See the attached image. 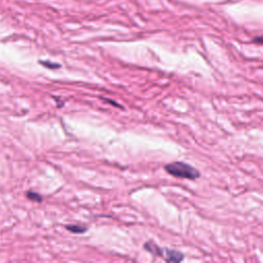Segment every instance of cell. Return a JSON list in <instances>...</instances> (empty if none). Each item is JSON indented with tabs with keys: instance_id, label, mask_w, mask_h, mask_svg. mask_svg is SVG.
<instances>
[{
	"instance_id": "cell-1",
	"label": "cell",
	"mask_w": 263,
	"mask_h": 263,
	"mask_svg": "<svg viewBox=\"0 0 263 263\" xmlns=\"http://www.w3.org/2000/svg\"><path fill=\"white\" fill-rule=\"evenodd\" d=\"M164 170L167 174H170L173 177L181 178V179H188V180H196L200 177V173L198 170L193 167L192 165L181 162V161H175L167 163L164 166Z\"/></svg>"
},
{
	"instance_id": "cell-2",
	"label": "cell",
	"mask_w": 263,
	"mask_h": 263,
	"mask_svg": "<svg viewBox=\"0 0 263 263\" xmlns=\"http://www.w3.org/2000/svg\"><path fill=\"white\" fill-rule=\"evenodd\" d=\"M164 260L166 262H180L184 259V255L181 252H178L176 250H171V249H165L164 250Z\"/></svg>"
},
{
	"instance_id": "cell-3",
	"label": "cell",
	"mask_w": 263,
	"mask_h": 263,
	"mask_svg": "<svg viewBox=\"0 0 263 263\" xmlns=\"http://www.w3.org/2000/svg\"><path fill=\"white\" fill-rule=\"evenodd\" d=\"M144 249L147 250L148 252H150L151 254L155 255V256H161V254H162V250L159 249L158 246H156V245H154V243H152L150 241L146 242L144 245Z\"/></svg>"
},
{
	"instance_id": "cell-4",
	"label": "cell",
	"mask_w": 263,
	"mask_h": 263,
	"mask_svg": "<svg viewBox=\"0 0 263 263\" xmlns=\"http://www.w3.org/2000/svg\"><path fill=\"white\" fill-rule=\"evenodd\" d=\"M66 229H68L69 231H71L73 233H83V232H85L87 230V228L85 226L78 225V224L66 225Z\"/></svg>"
},
{
	"instance_id": "cell-5",
	"label": "cell",
	"mask_w": 263,
	"mask_h": 263,
	"mask_svg": "<svg viewBox=\"0 0 263 263\" xmlns=\"http://www.w3.org/2000/svg\"><path fill=\"white\" fill-rule=\"evenodd\" d=\"M27 197L32 200V201H36V202H40L42 201V196L40 194H38L37 192H33V191H29L26 193Z\"/></svg>"
},
{
	"instance_id": "cell-6",
	"label": "cell",
	"mask_w": 263,
	"mask_h": 263,
	"mask_svg": "<svg viewBox=\"0 0 263 263\" xmlns=\"http://www.w3.org/2000/svg\"><path fill=\"white\" fill-rule=\"evenodd\" d=\"M39 63H40L41 65H43L44 67L49 68V69H58V68H60V67H61V65H60V64L51 63V62H49V61H39Z\"/></svg>"
},
{
	"instance_id": "cell-7",
	"label": "cell",
	"mask_w": 263,
	"mask_h": 263,
	"mask_svg": "<svg viewBox=\"0 0 263 263\" xmlns=\"http://www.w3.org/2000/svg\"><path fill=\"white\" fill-rule=\"evenodd\" d=\"M102 100H103V101H105V102H108V103H110V104H112V105H114V106H117V107H118V108H121V109H122V108H123V107H122V106H120V105H119V104H117V103H116V102H114V101H111V100H110V99H106V98H102Z\"/></svg>"
},
{
	"instance_id": "cell-8",
	"label": "cell",
	"mask_w": 263,
	"mask_h": 263,
	"mask_svg": "<svg viewBox=\"0 0 263 263\" xmlns=\"http://www.w3.org/2000/svg\"><path fill=\"white\" fill-rule=\"evenodd\" d=\"M254 42L258 43V44H261L262 43V37L261 36H258V38H255L254 39Z\"/></svg>"
}]
</instances>
